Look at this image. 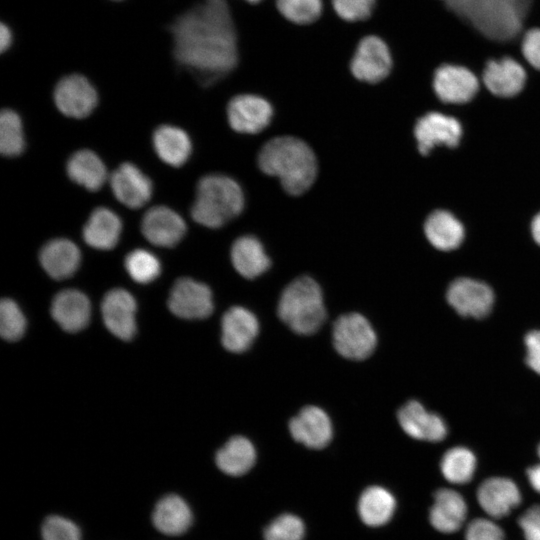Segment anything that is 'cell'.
Returning <instances> with one entry per match:
<instances>
[{"label":"cell","instance_id":"30","mask_svg":"<svg viewBox=\"0 0 540 540\" xmlns=\"http://www.w3.org/2000/svg\"><path fill=\"white\" fill-rule=\"evenodd\" d=\"M424 231L429 242L442 251L456 249L464 239V227L461 222L444 210H437L429 215Z\"/></svg>","mask_w":540,"mask_h":540},{"label":"cell","instance_id":"42","mask_svg":"<svg viewBox=\"0 0 540 540\" xmlns=\"http://www.w3.org/2000/svg\"><path fill=\"white\" fill-rule=\"evenodd\" d=\"M525 540H540V505L528 508L518 520Z\"/></svg>","mask_w":540,"mask_h":540},{"label":"cell","instance_id":"48","mask_svg":"<svg viewBox=\"0 0 540 540\" xmlns=\"http://www.w3.org/2000/svg\"><path fill=\"white\" fill-rule=\"evenodd\" d=\"M245 1H247L249 3H252V4H255V3L260 2L261 0H245Z\"/></svg>","mask_w":540,"mask_h":540},{"label":"cell","instance_id":"11","mask_svg":"<svg viewBox=\"0 0 540 540\" xmlns=\"http://www.w3.org/2000/svg\"><path fill=\"white\" fill-rule=\"evenodd\" d=\"M272 115L271 104L257 95L242 94L235 96L227 106L229 125L240 133H259L270 124Z\"/></svg>","mask_w":540,"mask_h":540},{"label":"cell","instance_id":"45","mask_svg":"<svg viewBox=\"0 0 540 540\" xmlns=\"http://www.w3.org/2000/svg\"><path fill=\"white\" fill-rule=\"evenodd\" d=\"M527 478L532 488L540 493V464L527 469Z\"/></svg>","mask_w":540,"mask_h":540},{"label":"cell","instance_id":"9","mask_svg":"<svg viewBox=\"0 0 540 540\" xmlns=\"http://www.w3.org/2000/svg\"><path fill=\"white\" fill-rule=\"evenodd\" d=\"M97 92L82 75L72 74L63 77L54 90V102L58 110L71 118L81 119L89 116L97 105Z\"/></svg>","mask_w":540,"mask_h":540},{"label":"cell","instance_id":"25","mask_svg":"<svg viewBox=\"0 0 540 540\" xmlns=\"http://www.w3.org/2000/svg\"><path fill=\"white\" fill-rule=\"evenodd\" d=\"M192 512L184 499L176 494L161 498L153 511L152 521L155 528L169 536L185 533L192 524Z\"/></svg>","mask_w":540,"mask_h":540},{"label":"cell","instance_id":"31","mask_svg":"<svg viewBox=\"0 0 540 540\" xmlns=\"http://www.w3.org/2000/svg\"><path fill=\"white\" fill-rule=\"evenodd\" d=\"M255 461V448L250 440L243 436L230 438L216 454L218 468L230 476H241L247 473Z\"/></svg>","mask_w":540,"mask_h":540},{"label":"cell","instance_id":"32","mask_svg":"<svg viewBox=\"0 0 540 540\" xmlns=\"http://www.w3.org/2000/svg\"><path fill=\"white\" fill-rule=\"evenodd\" d=\"M396 507L394 496L385 488L371 486L363 491L358 502V512L364 524L379 527L392 518Z\"/></svg>","mask_w":540,"mask_h":540},{"label":"cell","instance_id":"17","mask_svg":"<svg viewBox=\"0 0 540 540\" xmlns=\"http://www.w3.org/2000/svg\"><path fill=\"white\" fill-rule=\"evenodd\" d=\"M482 510L494 519L507 516L521 503V493L515 482L505 477L484 480L476 492Z\"/></svg>","mask_w":540,"mask_h":540},{"label":"cell","instance_id":"50","mask_svg":"<svg viewBox=\"0 0 540 540\" xmlns=\"http://www.w3.org/2000/svg\"><path fill=\"white\" fill-rule=\"evenodd\" d=\"M446 1H448V3H449V2H451V1H453V0H446Z\"/></svg>","mask_w":540,"mask_h":540},{"label":"cell","instance_id":"23","mask_svg":"<svg viewBox=\"0 0 540 540\" xmlns=\"http://www.w3.org/2000/svg\"><path fill=\"white\" fill-rule=\"evenodd\" d=\"M91 306L85 294L68 289L59 292L53 299L51 315L67 332H78L89 322Z\"/></svg>","mask_w":540,"mask_h":540},{"label":"cell","instance_id":"16","mask_svg":"<svg viewBox=\"0 0 540 540\" xmlns=\"http://www.w3.org/2000/svg\"><path fill=\"white\" fill-rule=\"evenodd\" d=\"M102 318L107 329L122 340H130L136 332V302L123 289L110 290L101 304Z\"/></svg>","mask_w":540,"mask_h":540},{"label":"cell","instance_id":"10","mask_svg":"<svg viewBox=\"0 0 540 540\" xmlns=\"http://www.w3.org/2000/svg\"><path fill=\"white\" fill-rule=\"evenodd\" d=\"M168 307L174 315L184 319L209 317L213 311L211 290L191 278H180L171 289Z\"/></svg>","mask_w":540,"mask_h":540},{"label":"cell","instance_id":"22","mask_svg":"<svg viewBox=\"0 0 540 540\" xmlns=\"http://www.w3.org/2000/svg\"><path fill=\"white\" fill-rule=\"evenodd\" d=\"M467 504L463 496L453 489L442 488L435 492L429 520L439 532L453 533L464 524Z\"/></svg>","mask_w":540,"mask_h":540},{"label":"cell","instance_id":"7","mask_svg":"<svg viewBox=\"0 0 540 540\" xmlns=\"http://www.w3.org/2000/svg\"><path fill=\"white\" fill-rule=\"evenodd\" d=\"M446 298L458 314L476 319L488 316L495 300L489 285L466 277L455 279L449 285Z\"/></svg>","mask_w":540,"mask_h":540},{"label":"cell","instance_id":"20","mask_svg":"<svg viewBox=\"0 0 540 540\" xmlns=\"http://www.w3.org/2000/svg\"><path fill=\"white\" fill-rule=\"evenodd\" d=\"M259 332L256 316L240 306L231 307L222 317L221 341L228 351L240 353L247 350Z\"/></svg>","mask_w":540,"mask_h":540},{"label":"cell","instance_id":"44","mask_svg":"<svg viewBox=\"0 0 540 540\" xmlns=\"http://www.w3.org/2000/svg\"><path fill=\"white\" fill-rule=\"evenodd\" d=\"M526 364L540 375V330H533L524 338Z\"/></svg>","mask_w":540,"mask_h":540},{"label":"cell","instance_id":"12","mask_svg":"<svg viewBox=\"0 0 540 540\" xmlns=\"http://www.w3.org/2000/svg\"><path fill=\"white\" fill-rule=\"evenodd\" d=\"M414 135L420 153L427 155L437 145L456 147L461 139L462 128L454 117L430 112L417 121Z\"/></svg>","mask_w":540,"mask_h":540},{"label":"cell","instance_id":"6","mask_svg":"<svg viewBox=\"0 0 540 540\" xmlns=\"http://www.w3.org/2000/svg\"><path fill=\"white\" fill-rule=\"evenodd\" d=\"M332 339L336 351L351 360L369 357L377 344L373 327L359 313L341 315L333 324Z\"/></svg>","mask_w":540,"mask_h":540},{"label":"cell","instance_id":"29","mask_svg":"<svg viewBox=\"0 0 540 540\" xmlns=\"http://www.w3.org/2000/svg\"><path fill=\"white\" fill-rule=\"evenodd\" d=\"M66 171L69 178L89 191L99 190L107 180V169L93 151L83 149L69 158Z\"/></svg>","mask_w":540,"mask_h":540},{"label":"cell","instance_id":"36","mask_svg":"<svg viewBox=\"0 0 540 540\" xmlns=\"http://www.w3.org/2000/svg\"><path fill=\"white\" fill-rule=\"evenodd\" d=\"M278 11L289 21L305 25L316 21L322 12V0H276Z\"/></svg>","mask_w":540,"mask_h":540},{"label":"cell","instance_id":"8","mask_svg":"<svg viewBox=\"0 0 540 540\" xmlns=\"http://www.w3.org/2000/svg\"><path fill=\"white\" fill-rule=\"evenodd\" d=\"M350 68L360 81L376 83L383 80L392 68L388 46L378 36L364 37L355 50Z\"/></svg>","mask_w":540,"mask_h":540},{"label":"cell","instance_id":"2","mask_svg":"<svg viewBox=\"0 0 540 540\" xmlns=\"http://www.w3.org/2000/svg\"><path fill=\"white\" fill-rule=\"evenodd\" d=\"M262 172L277 177L291 195L306 192L317 175V161L312 149L302 140L281 136L271 139L258 155Z\"/></svg>","mask_w":540,"mask_h":540},{"label":"cell","instance_id":"40","mask_svg":"<svg viewBox=\"0 0 540 540\" xmlns=\"http://www.w3.org/2000/svg\"><path fill=\"white\" fill-rule=\"evenodd\" d=\"M375 3L376 0H332V6L337 15L349 22L367 19Z\"/></svg>","mask_w":540,"mask_h":540},{"label":"cell","instance_id":"26","mask_svg":"<svg viewBox=\"0 0 540 540\" xmlns=\"http://www.w3.org/2000/svg\"><path fill=\"white\" fill-rule=\"evenodd\" d=\"M121 230L119 216L108 208L99 207L89 216L83 228V238L95 249L109 250L117 244Z\"/></svg>","mask_w":540,"mask_h":540},{"label":"cell","instance_id":"39","mask_svg":"<svg viewBox=\"0 0 540 540\" xmlns=\"http://www.w3.org/2000/svg\"><path fill=\"white\" fill-rule=\"evenodd\" d=\"M43 540H81L77 525L71 520L58 516H48L42 525Z\"/></svg>","mask_w":540,"mask_h":540},{"label":"cell","instance_id":"46","mask_svg":"<svg viewBox=\"0 0 540 540\" xmlns=\"http://www.w3.org/2000/svg\"><path fill=\"white\" fill-rule=\"evenodd\" d=\"M11 42H12V34L9 27H7L5 24H1V27H0L1 51L4 52L5 50H7L10 47Z\"/></svg>","mask_w":540,"mask_h":540},{"label":"cell","instance_id":"43","mask_svg":"<svg viewBox=\"0 0 540 540\" xmlns=\"http://www.w3.org/2000/svg\"><path fill=\"white\" fill-rule=\"evenodd\" d=\"M525 59L535 68L540 70V28L528 30L521 45Z\"/></svg>","mask_w":540,"mask_h":540},{"label":"cell","instance_id":"3","mask_svg":"<svg viewBox=\"0 0 540 540\" xmlns=\"http://www.w3.org/2000/svg\"><path fill=\"white\" fill-rule=\"evenodd\" d=\"M532 0H453L449 8L485 37L494 41L515 38Z\"/></svg>","mask_w":540,"mask_h":540},{"label":"cell","instance_id":"27","mask_svg":"<svg viewBox=\"0 0 540 540\" xmlns=\"http://www.w3.org/2000/svg\"><path fill=\"white\" fill-rule=\"evenodd\" d=\"M153 146L157 156L173 167L182 166L192 151L188 134L172 125H162L154 131Z\"/></svg>","mask_w":540,"mask_h":540},{"label":"cell","instance_id":"21","mask_svg":"<svg viewBox=\"0 0 540 540\" xmlns=\"http://www.w3.org/2000/svg\"><path fill=\"white\" fill-rule=\"evenodd\" d=\"M483 82L492 94L499 97H512L523 89L526 72L516 60L510 57L490 60L483 71Z\"/></svg>","mask_w":540,"mask_h":540},{"label":"cell","instance_id":"24","mask_svg":"<svg viewBox=\"0 0 540 540\" xmlns=\"http://www.w3.org/2000/svg\"><path fill=\"white\" fill-rule=\"evenodd\" d=\"M80 251L70 240L58 238L46 243L40 252V263L49 276L61 280L74 274L80 264Z\"/></svg>","mask_w":540,"mask_h":540},{"label":"cell","instance_id":"4","mask_svg":"<svg viewBox=\"0 0 540 540\" xmlns=\"http://www.w3.org/2000/svg\"><path fill=\"white\" fill-rule=\"evenodd\" d=\"M243 207L240 185L228 176L210 174L198 181L191 217L205 227L220 228L237 217Z\"/></svg>","mask_w":540,"mask_h":540},{"label":"cell","instance_id":"28","mask_svg":"<svg viewBox=\"0 0 540 540\" xmlns=\"http://www.w3.org/2000/svg\"><path fill=\"white\" fill-rule=\"evenodd\" d=\"M231 260L237 272L247 279L260 276L270 266L262 243L253 236H242L233 243Z\"/></svg>","mask_w":540,"mask_h":540},{"label":"cell","instance_id":"33","mask_svg":"<svg viewBox=\"0 0 540 540\" xmlns=\"http://www.w3.org/2000/svg\"><path fill=\"white\" fill-rule=\"evenodd\" d=\"M444 478L453 484H466L474 475L476 457L465 447H453L445 452L440 463Z\"/></svg>","mask_w":540,"mask_h":540},{"label":"cell","instance_id":"38","mask_svg":"<svg viewBox=\"0 0 540 540\" xmlns=\"http://www.w3.org/2000/svg\"><path fill=\"white\" fill-rule=\"evenodd\" d=\"M305 527L302 520L292 514L274 519L264 531L265 540H303Z\"/></svg>","mask_w":540,"mask_h":540},{"label":"cell","instance_id":"13","mask_svg":"<svg viewBox=\"0 0 540 540\" xmlns=\"http://www.w3.org/2000/svg\"><path fill=\"white\" fill-rule=\"evenodd\" d=\"M476 76L467 68L444 64L434 73L433 88L438 98L446 103L462 104L470 101L478 91Z\"/></svg>","mask_w":540,"mask_h":540},{"label":"cell","instance_id":"34","mask_svg":"<svg viewBox=\"0 0 540 540\" xmlns=\"http://www.w3.org/2000/svg\"><path fill=\"white\" fill-rule=\"evenodd\" d=\"M25 148L21 119L11 109H3L0 115V151L4 156L15 157Z\"/></svg>","mask_w":540,"mask_h":540},{"label":"cell","instance_id":"41","mask_svg":"<svg viewBox=\"0 0 540 540\" xmlns=\"http://www.w3.org/2000/svg\"><path fill=\"white\" fill-rule=\"evenodd\" d=\"M465 540H505L503 530L492 520L477 518L465 531Z\"/></svg>","mask_w":540,"mask_h":540},{"label":"cell","instance_id":"19","mask_svg":"<svg viewBox=\"0 0 540 540\" xmlns=\"http://www.w3.org/2000/svg\"><path fill=\"white\" fill-rule=\"evenodd\" d=\"M289 430L297 442L321 449L330 442L333 430L328 415L317 406H306L289 422Z\"/></svg>","mask_w":540,"mask_h":540},{"label":"cell","instance_id":"37","mask_svg":"<svg viewBox=\"0 0 540 540\" xmlns=\"http://www.w3.org/2000/svg\"><path fill=\"white\" fill-rule=\"evenodd\" d=\"M26 327V320L18 305L11 299L0 304V334L7 341L19 340Z\"/></svg>","mask_w":540,"mask_h":540},{"label":"cell","instance_id":"47","mask_svg":"<svg viewBox=\"0 0 540 540\" xmlns=\"http://www.w3.org/2000/svg\"><path fill=\"white\" fill-rule=\"evenodd\" d=\"M531 232L536 243L540 245V212L532 220Z\"/></svg>","mask_w":540,"mask_h":540},{"label":"cell","instance_id":"5","mask_svg":"<svg viewBox=\"0 0 540 540\" xmlns=\"http://www.w3.org/2000/svg\"><path fill=\"white\" fill-rule=\"evenodd\" d=\"M278 316L297 334L315 333L326 317L318 283L309 276H301L288 284L279 299Z\"/></svg>","mask_w":540,"mask_h":540},{"label":"cell","instance_id":"15","mask_svg":"<svg viewBox=\"0 0 540 540\" xmlns=\"http://www.w3.org/2000/svg\"><path fill=\"white\" fill-rule=\"evenodd\" d=\"M111 190L116 199L126 207L144 206L153 192L152 181L132 163L121 164L110 177Z\"/></svg>","mask_w":540,"mask_h":540},{"label":"cell","instance_id":"49","mask_svg":"<svg viewBox=\"0 0 540 540\" xmlns=\"http://www.w3.org/2000/svg\"><path fill=\"white\" fill-rule=\"evenodd\" d=\"M537 452H538V456H539V458H540V444H539V446H538Z\"/></svg>","mask_w":540,"mask_h":540},{"label":"cell","instance_id":"35","mask_svg":"<svg viewBox=\"0 0 540 540\" xmlns=\"http://www.w3.org/2000/svg\"><path fill=\"white\" fill-rule=\"evenodd\" d=\"M125 268L130 277L141 284L153 281L161 271L157 257L144 249L131 251L125 258Z\"/></svg>","mask_w":540,"mask_h":540},{"label":"cell","instance_id":"1","mask_svg":"<svg viewBox=\"0 0 540 540\" xmlns=\"http://www.w3.org/2000/svg\"><path fill=\"white\" fill-rule=\"evenodd\" d=\"M177 63L210 85L238 62L237 35L226 0H202L170 25Z\"/></svg>","mask_w":540,"mask_h":540},{"label":"cell","instance_id":"18","mask_svg":"<svg viewBox=\"0 0 540 540\" xmlns=\"http://www.w3.org/2000/svg\"><path fill=\"white\" fill-rule=\"evenodd\" d=\"M398 421L404 432L417 440L438 442L447 435V426L443 418L427 411L416 400H411L400 408Z\"/></svg>","mask_w":540,"mask_h":540},{"label":"cell","instance_id":"14","mask_svg":"<svg viewBox=\"0 0 540 540\" xmlns=\"http://www.w3.org/2000/svg\"><path fill=\"white\" fill-rule=\"evenodd\" d=\"M141 231L153 245L173 247L184 237L186 224L174 210L166 206H155L144 214Z\"/></svg>","mask_w":540,"mask_h":540}]
</instances>
